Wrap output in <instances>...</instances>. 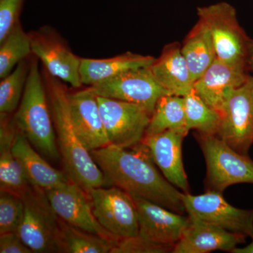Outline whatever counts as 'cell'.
<instances>
[{"mask_svg":"<svg viewBox=\"0 0 253 253\" xmlns=\"http://www.w3.org/2000/svg\"><path fill=\"white\" fill-rule=\"evenodd\" d=\"M90 154L106 183L132 197L149 200L173 212H186L181 199L183 192L159 172L142 141L131 149L109 144Z\"/></svg>","mask_w":253,"mask_h":253,"instance_id":"obj_1","label":"cell"},{"mask_svg":"<svg viewBox=\"0 0 253 253\" xmlns=\"http://www.w3.org/2000/svg\"><path fill=\"white\" fill-rule=\"evenodd\" d=\"M48 99L54 122L60 156L70 179L87 192L106 184L102 171L78 137L73 126L67 86L43 69Z\"/></svg>","mask_w":253,"mask_h":253,"instance_id":"obj_2","label":"cell"},{"mask_svg":"<svg viewBox=\"0 0 253 253\" xmlns=\"http://www.w3.org/2000/svg\"><path fill=\"white\" fill-rule=\"evenodd\" d=\"M39 61L33 54L30 57L27 83L13 118L18 131L24 134L37 151L46 158L56 161L61 156Z\"/></svg>","mask_w":253,"mask_h":253,"instance_id":"obj_3","label":"cell"},{"mask_svg":"<svg viewBox=\"0 0 253 253\" xmlns=\"http://www.w3.org/2000/svg\"><path fill=\"white\" fill-rule=\"evenodd\" d=\"M195 137L206 160V191L222 194L226 188L236 184H253V161L240 154L216 135L196 132Z\"/></svg>","mask_w":253,"mask_h":253,"instance_id":"obj_4","label":"cell"},{"mask_svg":"<svg viewBox=\"0 0 253 253\" xmlns=\"http://www.w3.org/2000/svg\"><path fill=\"white\" fill-rule=\"evenodd\" d=\"M24 214L16 231L33 253L61 251L59 218L51 208L45 191L30 186L22 196Z\"/></svg>","mask_w":253,"mask_h":253,"instance_id":"obj_5","label":"cell"},{"mask_svg":"<svg viewBox=\"0 0 253 253\" xmlns=\"http://www.w3.org/2000/svg\"><path fill=\"white\" fill-rule=\"evenodd\" d=\"M197 13L211 32L218 59L249 68L252 41L240 26L235 9L228 3L220 2L199 7Z\"/></svg>","mask_w":253,"mask_h":253,"instance_id":"obj_6","label":"cell"},{"mask_svg":"<svg viewBox=\"0 0 253 253\" xmlns=\"http://www.w3.org/2000/svg\"><path fill=\"white\" fill-rule=\"evenodd\" d=\"M98 222L118 240L138 236L139 219L131 195L113 186L93 188L87 191Z\"/></svg>","mask_w":253,"mask_h":253,"instance_id":"obj_7","label":"cell"},{"mask_svg":"<svg viewBox=\"0 0 253 253\" xmlns=\"http://www.w3.org/2000/svg\"><path fill=\"white\" fill-rule=\"evenodd\" d=\"M219 113L218 137L240 154L249 156L253 144V76L226 97Z\"/></svg>","mask_w":253,"mask_h":253,"instance_id":"obj_8","label":"cell"},{"mask_svg":"<svg viewBox=\"0 0 253 253\" xmlns=\"http://www.w3.org/2000/svg\"><path fill=\"white\" fill-rule=\"evenodd\" d=\"M110 144L131 149L142 141L151 115L139 105L97 96Z\"/></svg>","mask_w":253,"mask_h":253,"instance_id":"obj_9","label":"cell"},{"mask_svg":"<svg viewBox=\"0 0 253 253\" xmlns=\"http://www.w3.org/2000/svg\"><path fill=\"white\" fill-rule=\"evenodd\" d=\"M32 54L36 56L51 76L78 89L81 79L82 58L73 52L67 42L54 28L43 26L30 32Z\"/></svg>","mask_w":253,"mask_h":253,"instance_id":"obj_10","label":"cell"},{"mask_svg":"<svg viewBox=\"0 0 253 253\" xmlns=\"http://www.w3.org/2000/svg\"><path fill=\"white\" fill-rule=\"evenodd\" d=\"M181 199L188 215L253 239V210L234 207L216 191L199 196L183 193Z\"/></svg>","mask_w":253,"mask_h":253,"instance_id":"obj_11","label":"cell"},{"mask_svg":"<svg viewBox=\"0 0 253 253\" xmlns=\"http://www.w3.org/2000/svg\"><path fill=\"white\" fill-rule=\"evenodd\" d=\"M90 87L97 96L139 105L151 116L160 98L169 94L156 82L149 67L130 70Z\"/></svg>","mask_w":253,"mask_h":253,"instance_id":"obj_12","label":"cell"},{"mask_svg":"<svg viewBox=\"0 0 253 253\" xmlns=\"http://www.w3.org/2000/svg\"><path fill=\"white\" fill-rule=\"evenodd\" d=\"M45 193L51 208L61 220L104 239L119 241L98 222L89 194L74 181L45 190Z\"/></svg>","mask_w":253,"mask_h":253,"instance_id":"obj_13","label":"cell"},{"mask_svg":"<svg viewBox=\"0 0 253 253\" xmlns=\"http://www.w3.org/2000/svg\"><path fill=\"white\" fill-rule=\"evenodd\" d=\"M139 219L138 236L153 244L172 250L190 222L189 217L155 204L149 200L132 197Z\"/></svg>","mask_w":253,"mask_h":253,"instance_id":"obj_14","label":"cell"},{"mask_svg":"<svg viewBox=\"0 0 253 253\" xmlns=\"http://www.w3.org/2000/svg\"><path fill=\"white\" fill-rule=\"evenodd\" d=\"M68 99L73 126L84 147L91 152L109 145L97 95L90 86L69 89Z\"/></svg>","mask_w":253,"mask_h":253,"instance_id":"obj_15","label":"cell"},{"mask_svg":"<svg viewBox=\"0 0 253 253\" xmlns=\"http://www.w3.org/2000/svg\"><path fill=\"white\" fill-rule=\"evenodd\" d=\"M189 131L186 128L169 129L143 139L153 161L171 184L190 194L187 176L182 161V142Z\"/></svg>","mask_w":253,"mask_h":253,"instance_id":"obj_16","label":"cell"},{"mask_svg":"<svg viewBox=\"0 0 253 253\" xmlns=\"http://www.w3.org/2000/svg\"><path fill=\"white\" fill-rule=\"evenodd\" d=\"M248 67L216 59L199 79L194 89L208 106L219 112L226 97L249 77Z\"/></svg>","mask_w":253,"mask_h":253,"instance_id":"obj_17","label":"cell"},{"mask_svg":"<svg viewBox=\"0 0 253 253\" xmlns=\"http://www.w3.org/2000/svg\"><path fill=\"white\" fill-rule=\"evenodd\" d=\"M190 222L174 246L172 253H208L215 251L230 253L244 244L247 236L231 232L188 215Z\"/></svg>","mask_w":253,"mask_h":253,"instance_id":"obj_18","label":"cell"},{"mask_svg":"<svg viewBox=\"0 0 253 253\" xmlns=\"http://www.w3.org/2000/svg\"><path fill=\"white\" fill-rule=\"evenodd\" d=\"M149 68L156 82L169 94L184 97L194 89L195 83L179 43L165 46Z\"/></svg>","mask_w":253,"mask_h":253,"instance_id":"obj_19","label":"cell"},{"mask_svg":"<svg viewBox=\"0 0 253 253\" xmlns=\"http://www.w3.org/2000/svg\"><path fill=\"white\" fill-rule=\"evenodd\" d=\"M18 131L13 114L0 115V190L22 198L31 184L12 151Z\"/></svg>","mask_w":253,"mask_h":253,"instance_id":"obj_20","label":"cell"},{"mask_svg":"<svg viewBox=\"0 0 253 253\" xmlns=\"http://www.w3.org/2000/svg\"><path fill=\"white\" fill-rule=\"evenodd\" d=\"M12 151L31 185L45 191L71 180L67 173L61 172L46 162L19 131L16 134Z\"/></svg>","mask_w":253,"mask_h":253,"instance_id":"obj_21","label":"cell"},{"mask_svg":"<svg viewBox=\"0 0 253 253\" xmlns=\"http://www.w3.org/2000/svg\"><path fill=\"white\" fill-rule=\"evenodd\" d=\"M156 58L126 51L109 59L82 58L81 79L83 84L94 85L118 75L140 68L149 67Z\"/></svg>","mask_w":253,"mask_h":253,"instance_id":"obj_22","label":"cell"},{"mask_svg":"<svg viewBox=\"0 0 253 253\" xmlns=\"http://www.w3.org/2000/svg\"><path fill=\"white\" fill-rule=\"evenodd\" d=\"M181 50L194 83L217 58L211 32L199 18L183 41Z\"/></svg>","mask_w":253,"mask_h":253,"instance_id":"obj_23","label":"cell"},{"mask_svg":"<svg viewBox=\"0 0 253 253\" xmlns=\"http://www.w3.org/2000/svg\"><path fill=\"white\" fill-rule=\"evenodd\" d=\"M185 125L184 97L172 94L164 95L160 98L156 105L144 137L156 135L169 129L186 128Z\"/></svg>","mask_w":253,"mask_h":253,"instance_id":"obj_24","label":"cell"},{"mask_svg":"<svg viewBox=\"0 0 253 253\" xmlns=\"http://www.w3.org/2000/svg\"><path fill=\"white\" fill-rule=\"evenodd\" d=\"M61 251L65 253H111L118 241H111L75 227L59 219Z\"/></svg>","mask_w":253,"mask_h":253,"instance_id":"obj_25","label":"cell"},{"mask_svg":"<svg viewBox=\"0 0 253 253\" xmlns=\"http://www.w3.org/2000/svg\"><path fill=\"white\" fill-rule=\"evenodd\" d=\"M186 130L195 129L206 135L217 136L221 124V116L208 106L194 89L184 96Z\"/></svg>","mask_w":253,"mask_h":253,"instance_id":"obj_26","label":"cell"},{"mask_svg":"<svg viewBox=\"0 0 253 253\" xmlns=\"http://www.w3.org/2000/svg\"><path fill=\"white\" fill-rule=\"evenodd\" d=\"M31 55L29 33L25 32L20 23L0 43V78L6 77Z\"/></svg>","mask_w":253,"mask_h":253,"instance_id":"obj_27","label":"cell"},{"mask_svg":"<svg viewBox=\"0 0 253 253\" xmlns=\"http://www.w3.org/2000/svg\"><path fill=\"white\" fill-rule=\"evenodd\" d=\"M30 57L18 63L12 72L1 78L0 82V115L14 114L17 110L28 81Z\"/></svg>","mask_w":253,"mask_h":253,"instance_id":"obj_28","label":"cell"},{"mask_svg":"<svg viewBox=\"0 0 253 253\" xmlns=\"http://www.w3.org/2000/svg\"><path fill=\"white\" fill-rule=\"evenodd\" d=\"M24 214L22 198L0 190V234L16 232Z\"/></svg>","mask_w":253,"mask_h":253,"instance_id":"obj_29","label":"cell"},{"mask_svg":"<svg viewBox=\"0 0 253 253\" xmlns=\"http://www.w3.org/2000/svg\"><path fill=\"white\" fill-rule=\"evenodd\" d=\"M25 0H0V43L21 23Z\"/></svg>","mask_w":253,"mask_h":253,"instance_id":"obj_30","label":"cell"},{"mask_svg":"<svg viewBox=\"0 0 253 253\" xmlns=\"http://www.w3.org/2000/svg\"><path fill=\"white\" fill-rule=\"evenodd\" d=\"M172 250L165 246L153 244L141 239L139 236L119 240L115 244L111 253H166Z\"/></svg>","mask_w":253,"mask_h":253,"instance_id":"obj_31","label":"cell"},{"mask_svg":"<svg viewBox=\"0 0 253 253\" xmlns=\"http://www.w3.org/2000/svg\"><path fill=\"white\" fill-rule=\"evenodd\" d=\"M16 232L0 234V253H33Z\"/></svg>","mask_w":253,"mask_h":253,"instance_id":"obj_32","label":"cell"},{"mask_svg":"<svg viewBox=\"0 0 253 253\" xmlns=\"http://www.w3.org/2000/svg\"><path fill=\"white\" fill-rule=\"evenodd\" d=\"M230 253H253V239L252 242L244 248H238L233 249Z\"/></svg>","mask_w":253,"mask_h":253,"instance_id":"obj_33","label":"cell"},{"mask_svg":"<svg viewBox=\"0 0 253 253\" xmlns=\"http://www.w3.org/2000/svg\"><path fill=\"white\" fill-rule=\"evenodd\" d=\"M248 66L253 71V41L251 42L250 47L249 60H248Z\"/></svg>","mask_w":253,"mask_h":253,"instance_id":"obj_34","label":"cell"}]
</instances>
